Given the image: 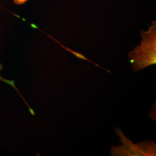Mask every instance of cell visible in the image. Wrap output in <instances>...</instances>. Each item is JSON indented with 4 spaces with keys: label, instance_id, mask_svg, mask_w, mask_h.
I'll return each mask as SVG.
<instances>
[{
    "label": "cell",
    "instance_id": "6da1fadb",
    "mask_svg": "<svg viewBox=\"0 0 156 156\" xmlns=\"http://www.w3.org/2000/svg\"><path fill=\"white\" fill-rule=\"evenodd\" d=\"M1 68H2V66H1L0 67V72H1ZM0 80H1V81H2V82H5L6 83L8 84H9L10 86H13V84H14V82H13V80H7V79H4L3 78H2L1 76V74H0Z\"/></svg>",
    "mask_w": 156,
    "mask_h": 156
}]
</instances>
